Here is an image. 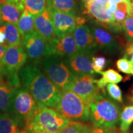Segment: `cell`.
<instances>
[{
    "label": "cell",
    "mask_w": 133,
    "mask_h": 133,
    "mask_svg": "<svg viewBox=\"0 0 133 133\" xmlns=\"http://www.w3.org/2000/svg\"><path fill=\"white\" fill-rule=\"evenodd\" d=\"M21 84L26 88L35 100L37 107L56 110L61 97L58 88L38 66L25 65L19 71Z\"/></svg>",
    "instance_id": "cell-1"
},
{
    "label": "cell",
    "mask_w": 133,
    "mask_h": 133,
    "mask_svg": "<svg viewBox=\"0 0 133 133\" xmlns=\"http://www.w3.org/2000/svg\"><path fill=\"white\" fill-rule=\"evenodd\" d=\"M37 109L35 100L22 86L14 90L8 114L16 121L21 130L24 131L27 128Z\"/></svg>",
    "instance_id": "cell-2"
},
{
    "label": "cell",
    "mask_w": 133,
    "mask_h": 133,
    "mask_svg": "<svg viewBox=\"0 0 133 133\" xmlns=\"http://www.w3.org/2000/svg\"><path fill=\"white\" fill-rule=\"evenodd\" d=\"M89 118L96 127L109 128L116 126L120 118V109L112 100L102 94L89 105Z\"/></svg>",
    "instance_id": "cell-3"
},
{
    "label": "cell",
    "mask_w": 133,
    "mask_h": 133,
    "mask_svg": "<svg viewBox=\"0 0 133 133\" xmlns=\"http://www.w3.org/2000/svg\"><path fill=\"white\" fill-rule=\"evenodd\" d=\"M28 56L24 48L20 46H8L0 63L3 76L6 82L15 88L21 87L19 71L25 64Z\"/></svg>",
    "instance_id": "cell-4"
},
{
    "label": "cell",
    "mask_w": 133,
    "mask_h": 133,
    "mask_svg": "<svg viewBox=\"0 0 133 133\" xmlns=\"http://www.w3.org/2000/svg\"><path fill=\"white\" fill-rule=\"evenodd\" d=\"M56 110L69 121L88 122L90 119L89 106L69 90L61 93V99Z\"/></svg>",
    "instance_id": "cell-5"
},
{
    "label": "cell",
    "mask_w": 133,
    "mask_h": 133,
    "mask_svg": "<svg viewBox=\"0 0 133 133\" xmlns=\"http://www.w3.org/2000/svg\"><path fill=\"white\" fill-rule=\"evenodd\" d=\"M69 121L56 110L46 107H38L26 129L59 133Z\"/></svg>",
    "instance_id": "cell-6"
},
{
    "label": "cell",
    "mask_w": 133,
    "mask_h": 133,
    "mask_svg": "<svg viewBox=\"0 0 133 133\" xmlns=\"http://www.w3.org/2000/svg\"><path fill=\"white\" fill-rule=\"evenodd\" d=\"M43 67L47 77L61 92L69 91L74 75L61 57L51 55L44 57Z\"/></svg>",
    "instance_id": "cell-7"
},
{
    "label": "cell",
    "mask_w": 133,
    "mask_h": 133,
    "mask_svg": "<svg viewBox=\"0 0 133 133\" xmlns=\"http://www.w3.org/2000/svg\"><path fill=\"white\" fill-rule=\"evenodd\" d=\"M96 80L92 75H75L69 91L79 96L88 105L101 94L105 92L98 87Z\"/></svg>",
    "instance_id": "cell-8"
},
{
    "label": "cell",
    "mask_w": 133,
    "mask_h": 133,
    "mask_svg": "<svg viewBox=\"0 0 133 133\" xmlns=\"http://www.w3.org/2000/svg\"><path fill=\"white\" fill-rule=\"evenodd\" d=\"M21 45L31 59L38 60L51 55L49 42L35 30L22 38Z\"/></svg>",
    "instance_id": "cell-9"
},
{
    "label": "cell",
    "mask_w": 133,
    "mask_h": 133,
    "mask_svg": "<svg viewBox=\"0 0 133 133\" xmlns=\"http://www.w3.org/2000/svg\"><path fill=\"white\" fill-rule=\"evenodd\" d=\"M50 10L54 24L55 35L57 38L73 33L76 26L86 23V19L83 17L73 16L61 11Z\"/></svg>",
    "instance_id": "cell-10"
},
{
    "label": "cell",
    "mask_w": 133,
    "mask_h": 133,
    "mask_svg": "<svg viewBox=\"0 0 133 133\" xmlns=\"http://www.w3.org/2000/svg\"><path fill=\"white\" fill-rule=\"evenodd\" d=\"M107 5L93 1L83 9V14L88 15L103 28L113 31L114 17L107 9Z\"/></svg>",
    "instance_id": "cell-11"
},
{
    "label": "cell",
    "mask_w": 133,
    "mask_h": 133,
    "mask_svg": "<svg viewBox=\"0 0 133 133\" xmlns=\"http://www.w3.org/2000/svg\"><path fill=\"white\" fill-rule=\"evenodd\" d=\"M51 55L59 57H70L78 52L76 41L72 33L62 37H56L49 41ZM50 55V56H51Z\"/></svg>",
    "instance_id": "cell-12"
},
{
    "label": "cell",
    "mask_w": 133,
    "mask_h": 133,
    "mask_svg": "<svg viewBox=\"0 0 133 133\" xmlns=\"http://www.w3.org/2000/svg\"><path fill=\"white\" fill-rule=\"evenodd\" d=\"M92 54L78 52L68 57L66 64L75 75H92L95 74L92 65Z\"/></svg>",
    "instance_id": "cell-13"
},
{
    "label": "cell",
    "mask_w": 133,
    "mask_h": 133,
    "mask_svg": "<svg viewBox=\"0 0 133 133\" xmlns=\"http://www.w3.org/2000/svg\"><path fill=\"white\" fill-rule=\"evenodd\" d=\"M97 47L109 52H115L120 49L119 44L107 30L98 24H92L90 28Z\"/></svg>",
    "instance_id": "cell-14"
},
{
    "label": "cell",
    "mask_w": 133,
    "mask_h": 133,
    "mask_svg": "<svg viewBox=\"0 0 133 133\" xmlns=\"http://www.w3.org/2000/svg\"><path fill=\"white\" fill-rule=\"evenodd\" d=\"M73 35L76 41L78 52L92 54L97 48L90 29L85 24L76 26Z\"/></svg>",
    "instance_id": "cell-15"
},
{
    "label": "cell",
    "mask_w": 133,
    "mask_h": 133,
    "mask_svg": "<svg viewBox=\"0 0 133 133\" xmlns=\"http://www.w3.org/2000/svg\"><path fill=\"white\" fill-rule=\"evenodd\" d=\"M35 29L48 42L56 37L52 15L49 8L47 7L42 12L35 16Z\"/></svg>",
    "instance_id": "cell-16"
},
{
    "label": "cell",
    "mask_w": 133,
    "mask_h": 133,
    "mask_svg": "<svg viewBox=\"0 0 133 133\" xmlns=\"http://www.w3.org/2000/svg\"><path fill=\"white\" fill-rule=\"evenodd\" d=\"M0 6L3 22L17 25L25 9L22 0H0Z\"/></svg>",
    "instance_id": "cell-17"
},
{
    "label": "cell",
    "mask_w": 133,
    "mask_h": 133,
    "mask_svg": "<svg viewBox=\"0 0 133 133\" xmlns=\"http://www.w3.org/2000/svg\"><path fill=\"white\" fill-rule=\"evenodd\" d=\"M132 14L131 3L121 2L118 3L116 11L113 14L114 17V32L118 33L123 30V25L127 16Z\"/></svg>",
    "instance_id": "cell-18"
},
{
    "label": "cell",
    "mask_w": 133,
    "mask_h": 133,
    "mask_svg": "<svg viewBox=\"0 0 133 133\" xmlns=\"http://www.w3.org/2000/svg\"><path fill=\"white\" fill-rule=\"evenodd\" d=\"M46 4L50 9L76 16L78 6L75 0H46Z\"/></svg>",
    "instance_id": "cell-19"
},
{
    "label": "cell",
    "mask_w": 133,
    "mask_h": 133,
    "mask_svg": "<svg viewBox=\"0 0 133 133\" xmlns=\"http://www.w3.org/2000/svg\"><path fill=\"white\" fill-rule=\"evenodd\" d=\"M15 88L7 82L0 85V115L8 114Z\"/></svg>",
    "instance_id": "cell-20"
},
{
    "label": "cell",
    "mask_w": 133,
    "mask_h": 133,
    "mask_svg": "<svg viewBox=\"0 0 133 133\" xmlns=\"http://www.w3.org/2000/svg\"><path fill=\"white\" fill-rule=\"evenodd\" d=\"M17 26L22 38L35 31V16L26 9H24L21 15Z\"/></svg>",
    "instance_id": "cell-21"
},
{
    "label": "cell",
    "mask_w": 133,
    "mask_h": 133,
    "mask_svg": "<svg viewBox=\"0 0 133 133\" xmlns=\"http://www.w3.org/2000/svg\"><path fill=\"white\" fill-rule=\"evenodd\" d=\"M1 26L6 35V45L8 46H21V35L16 25L6 22Z\"/></svg>",
    "instance_id": "cell-22"
},
{
    "label": "cell",
    "mask_w": 133,
    "mask_h": 133,
    "mask_svg": "<svg viewBox=\"0 0 133 133\" xmlns=\"http://www.w3.org/2000/svg\"><path fill=\"white\" fill-rule=\"evenodd\" d=\"M102 77L96 79V83L101 90L105 91V87L108 84H116L123 80V76L114 69H109L100 74Z\"/></svg>",
    "instance_id": "cell-23"
},
{
    "label": "cell",
    "mask_w": 133,
    "mask_h": 133,
    "mask_svg": "<svg viewBox=\"0 0 133 133\" xmlns=\"http://www.w3.org/2000/svg\"><path fill=\"white\" fill-rule=\"evenodd\" d=\"M94 128L92 123L70 121L59 133H93Z\"/></svg>",
    "instance_id": "cell-24"
},
{
    "label": "cell",
    "mask_w": 133,
    "mask_h": 133,
    "mask_svg": "<svg viewBox=\"0 0 133 133\" xmlns=\"http://www.w3.org/2000/svg\"><path fill=\"white\" fill-rule=\"evenodd\" d=\"M0 133H22V131L9 114H4L0 115Z\"/></svg>",
    "instance_id": "cell-25"
},
{
    "label": "cell",
    "mask_w": 133,
    "mask_h": 133,
    "mask_svg": "<svg viewBox=\"0 0 133 133\" xmlns=\"http://www.w3.org/2000/svg\"><path fill=\"white\" fill-rule=\"evenodd\" d=\"M25 9L35 16L47 8L46 0H22Z\"/></svg>",
    "instance_id": "cell-26"
},
{
    "label": "cell",
    "mask_w": 133,
    "mask_h": 133,
    "mask_svg": "<svg viewBox=\"0 0 133 133\" xmlns=\"http://www.w3.org/2000/svg\"><path fill=\"white\" fill-rule=\"evenodd\" d=\"M120 128L124 132H127L133 123V105L125 107L120 114Z\"/></svg>",
    "instance_id": "cell-27"
},
{
    "label": "cell",
    "mask_w": 133,
    "mask_h": 133,
    "mask_svg": "<svg viewBox=\"0 0 133 133\" xmlns=\"http://www.w3.org/2000/svg\"><path fill=\"white\" fill-rule=\"evenodd\" d=\"M124 35L129 42H133V14L127 16L123 25Z\"/></svg>",
    "instance_id": "cell-28"
},
{
    "label": "cell",
    "mask_w": 133,
    "mask_h": 133,
    "mask_svg": "<svg viewBox=\"0 0 133 133\" xmlns=\"http://www.w3.org/2000/svg\"><path fill=\"white\" fill-rule=\"evenodd\" d=\"M116 65L118 70L121 72L133 75V64L126 57L118 60L116 62Z\"/></svg>",
    "instance_id": "cell-29"
},
{
    "label": "cell",
    "mask_w": 133,
    "mask_h": 133,
    "mask_svg": "<svg viewBox=\"0 0 133 133\" xmlns=\"http://www.w3.org/2000/svg\"><path fill=\"white\" fill-rule=\"evenodd\" d=\"M106 90L113 99L118 102L123 103L122 92L118 86L116 84H108L106 86Z\"/></svg>",
    "instance_id": "cell-30"
},
{
    "label": "cell",
    "mask_w": 133,
    "mask_h": 133,
    "mask_svg": "<svg viewBox=\"0 0 133 133\" xmlns=\"http://www.w3.org/2000/svg\"><path fill=\"white\" fill-rule=\"evenodd\" d=\"M92 65L94 72L101 74L107 64V59L103 56L92 57Z\"/></svg>",
    "instance_id": "cell-31"
},
{
    "label": "cell",
    "mask_w": 133,
    "mask_h": 133,
    "mask_svg": "<svg viewBox=\"0 0 133 133\" xmlns=\"http://www.w3.org/2000/svg\"><path fill=\"white\" fill-rule=\"evenodd\" d=\"M118 3H116L115 0H108V2L107 4V9L112 14L115 12L116 8H117Z\"/></svg>",
    "instance_id": "cell-32"
},
{
    "label": "cell",
    "mask_w": 133,
    "mask_h": 133,
    "mask_svg": "<svg viewBox=\"0 0 133 133\" xmlns=\"http://www.w3.org/2000/svg\"><path fill=\"white\" fill-rule=\"evenodd\" d=\"M126 56H129L131 57V61L133 64V42L128 44L127 47L126 48Z\"/></svg>",
    "instance_id": "cell-33"
},
{
    "label": "cell",
    "mask_w": 133,
    "mask_h": 133,
    "mask_svg": "<svg viewBox=\"0 0 133 133\" xmlns=\"http://www.w3.org/2000/svg\"><path fill=\"white\" fill-rule=\"evenodd\" d=\"M104 129L105 133H127V132H124L120 128H118L116 126L109 128H104Z\"/></svg>",
    "instance_id": "cell-34"
},
{
    "label": "cell",
    "mask_w": 133,
    "mask_h": 133,
    "mask_svg": "<svg viewBox=\"0 0 133 133\" xmlns=\"http://www.w3.org/2000/svg\"><path fill=\"white\" fill-rule=\"evenodd\" d=\"M6 35L1 25L0 26V44H6Z\"/></svg>",
    "instance_id": "cell-35"
},
{
    "label": "cell",
    "mask_w": 133,
    "mask_h": 133,
    "mask_svg": "<svg viewBox=\"0 0 133 133\" xmlns=\"http://www.w3.org/2000/svg\"><path fill=\"white\" fill-rule=\"evenodd\" d=\"M8 47V45L6 44H0V63H1V59L4 56L5 52H6V49Z\"/></svg>",
    "instance_id": "cell-36"
},
{
    "label": "cell",
    "mask_w": 133,
    "mask_h": 133,
    "mask_svg": "<svg viewBox=\"0 0 133 133\" xmlns=\"http://www.w3.org/2000/svg\"><path fill=\"white\" fill-rule=\"evenodd\" d=\"M22 133H53L47 132V131H36L31 130V129H25V130L22 131Z\"/></svg>",
    "instance_id": "cell-37"
},
{
    "label": "cell",
    "mask_w": 133,
    "mask_h": 133,
    "mask_svg": "<svg viewBox=\"0 0 133 133\" xmlns=\"http://www.w3.org/2000/svg\"><path fill=\"white\" fill-rule=\"evenodd\" d=\"M93 1H94V0H81L83 9H84L85 7H86L88 4H90L91 3H92Z\"/></svg>",
    "instance_id": "cell-38"
},
{
    "label": "cell",
    "mask_w": 133,
    "mask_h": 133,
    "mask_svg": "<svg viewBox=\"0 0 133 133\" xmlns=\"http://www.w3.org/2000/svg\"><path fill=\"white\" fill-rule=\"evenodd\" d=\"M3 82H4V81H3V76L2 72H1V67H0V85H1Z\"/></svg>",
    "instance_id": "cell-39"
},
{
    "label": "cell",
    "mask_w": 133,
    "mask_h": 133,
    "mask_svg": "<svg viewBox=\"0 0 133 133\" xmlns=\"http://www.w3.org/2000/svg\"><path fill=\"white\" fill-rule=\"evenodd\" d=\"M117 3H119L121 2H126V3H131V0H115Z\"/></svg>",
    "instance_id": "cell-40"
},
{
    "label": "cell",
    "mask_w": 133,
    "mask_h": 133,
    "mask_svg": "<svg viewBox=\"0 0 133 133\" xmlns=\"http://www.w3.org/2000/svg\"><path fill=\"white\" fill-rule=\"evenodd\" d=\"M1 22H3L2 16H1V6H0V24H1Z\"/></svg>",
    "instance_id": "cell-41"
},
{
    "label": "cell",
    "mask_w": 133,
    "mask_h": 133,
    "mask_svg": "<svg viewBox=\"0 0 133 133\" xmlns=\"http://www.w3.org/2000/svg\"><path fill=\"white\" fill-rule=\"evenodd\" d=\"M131 9H132V14H133V0H131Z\"/></svg>",
    "instance_id": "cell-42"
},
{
    "label": "cell",
    "mask_w": 133,
    "mask_h": 133,
    "mask_svg": "<svg viewBox=\"0 0 133 133\" xmlns=\"http://www.w3.org/2000/svg\"><path fill=\"white\" fill-rule=\"evenodd\" d=\"M131 101L133 102V91L132 92V95H131Z\"/></svg>",
    "instance_id": "cell-43"
}]
</instances>
